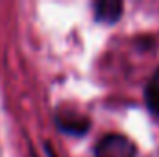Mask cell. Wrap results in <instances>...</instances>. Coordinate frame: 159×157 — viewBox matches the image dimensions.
<instances>
[{"instance_id":"obj_1","label":"cell","mask_w":159,"mask_h":157,"mask_svg":"<svg viewBox=\"0 0 159 157\" xmlns=\"http://www.w3.org/2000/svg\"><path fill=\"white\" fill-rule=\"evenodd\" d=\"M137 148L135 144L120 135V133H109L98 141L94 146V157H135Z\"/></svg>"},{"instance_id":"obj_2","label":"cell","mask_w":159,"mask_h":157,"mask_svg":"<svg viewBox=\"0 0 159 157\" xmlns=\"http://www.w3.org/2000/svg\"><path fill=\"white\" fill-rule=\"evenodd\" d=\"M56 122L59 126V129L67 131V133H72V135H83L89 128V120L83 117H80L76 113H70V111H61L57 113Z\"/></svg>"},{"instance_id":"obj_3","label":"cell","mask_w":159,"mask_h":157,"mask_svg":"<svg viewBox=\"0 0 159 157\" xmlns=\"http://www.w3.org/2000/svg\"><path fill=\"white\" fill-rule=\"evenodd\" d=\"M122 4L117 0H102L94 4V17L100 22H115L122 15Z\"/></svg>"},{"instance_id":"obj_4","label":"cell","mask_w":159,"mask_h":157,"mask_svg":"<svg viewBox=\"0 0 159 157\" xmlns=\"http://www.w3.org/2000/svg\"><path fill=\"white\" fill-rule=\"evenodd\" d=\"M144 102H146V107L159 117V67L154 70V74L150 76L144 87Z\"/></svg>"},{"instance_id":"obj_5","label":"cell","mask_w":159,"mask_h":157,"mask_svg":"<svg viewBox=\"0 0 159 157\" xmlns=\"http://www.w3.org/2000/svg\"><path fill=\"white\" fill-rule=\"evenodd\" d=\"M46 154H48V157H56V155H54V152L50 150V146H46Z\"/></svg>"}]
</instances>
